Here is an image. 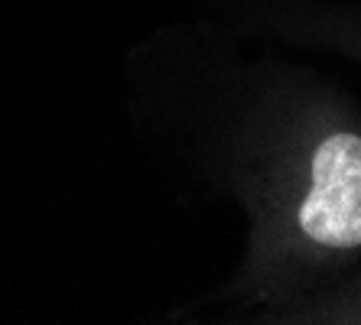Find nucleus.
Masks as SVG:
<instances>
[{"label": "nucleus", "instance_id": "obj_1", "mask_svg": "<svg viewBox=\"0 0 361 325\" xmlns=\"http://www.w3.org/2000/svg\"><path fill=\"white\" fill-rule=\"evenodd\" d=\"M300 228L326 247L361 244V137L322 140L312 157V185L300 205Z\"/></svg>", "mask_w": 361, "mask_h": 325}]
</instances>
